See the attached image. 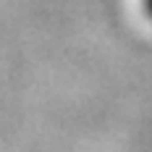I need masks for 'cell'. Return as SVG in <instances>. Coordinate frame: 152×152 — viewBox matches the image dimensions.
<instances>
[{"mask_svg":"<svg viewBox=\"0 0 152 152\" xmlns=\"http://www.w3.org/2000/svg\"><path fill=\"white\" fill-rule=\"evenodd\" d=\"M144 11H147V16L152 18V0H144Z\"/></svg>","mask_w":152,"mask_h":152,"instance_id":"cell-1","label":"cell"}]
</instances>
